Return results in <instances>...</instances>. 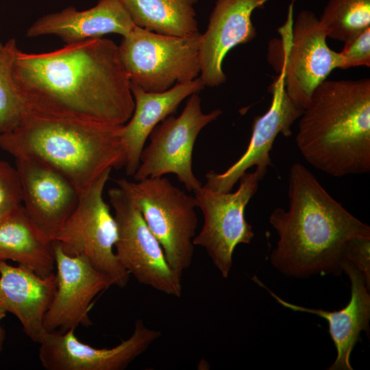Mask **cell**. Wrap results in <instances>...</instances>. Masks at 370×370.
Instances as JSON below:
<instances>
[{
  "label": "cell",
  "mask_w": 370,
  "mask_h": 370,
  "mask_svg": "<svg viewBox=\"0 0 370 370\" xmlns=\"http://www.w3.org/2000/svg\"><path fill=\"white\" fill-rule=\"evenodd\" d=\"M108 195L118 227L114 251L119 262L138 282L180 297L182 277L169 266L140 211L119 187L110 188Z\"/></svg>",
  "instance_id": "11"
},
{
  "label": "cell",
  "mask_w": 370,
  "mask_h": 370,
  "mask_svg": "<svg viewBox=\"0 0 370 370\" xmlns=\"http://www.w3.org/2000/svg\"><path fill=\"white\" fill-rule=\"evenodd\" d=\"M342 58L341 69L354 66H370V27L351 36L344 42L339 52Z\"/></svg>",
  "instance_id": "26"
},
{
  "label": "cell",
  "mask_w": 370,
  "mask_h": 370,
  "mask_svg": "<svg viewBox=\"0 0 370 370\" xmlns=\"http://www.w3.org/2000/svg\"><path fill=\"white\" fill-rule=\"evenodd\" d=\"M5 338V333L3 328L1 327L0 324V352H1L3 347V343Z\"/></svg>",
  "instance_id": "28"
},
{
  "label": "cell",
  "mask_w": 370,
  "mask_h": 370,
  "mask_svg": "<svg viewBox=\"0 0 370 370\" xmlns=\"http://www.w3.org/2000/svg\"><path fill=\"white\" fill-rule=\"evenodd\" d=\"M75 329L45 332L38 357L47 370H123L144 353L161 333L136 320L132 335L112 348H95L80 341Z\"/></svg>",
  "instance_id": "13"
},
{
  "label": "cell",
  "mask_w": 370,
  "mask_h": 370,
  "mask_svg": "<svg viewBox=\"0 0 370 370\" xmlns=\"http://www.w3.org/2000/svg\"><path fill=\"white\" fill-rule=\"evenodd\" d=\"M56 288L55 273L42 277L30 269L0 261V304L21 322L25 334L39 343L44 319Z\"/></svg>",
  "instance_id": "19"
},
{
  "label": "cell",
  "mask_w": 370,
  "mask_h": 370,
  "mask_svg": "<svg viewBox=\"0 0 370 370\" xmlns=\"http://www.w3.org/2000/svg\"><path fill=\"white\" fill-rule=\"evenodd\" d=\"M12 75L29 112L123 125L134 109L130 81L110 39L40 53L18 50Z\"/></svg>",
  "instance_id": "1"
},
{
  "label": "cell",
  "mask_w": 370,
  "mask_h": 370,
  "mask_svg": "<svg viewBox=\"0 0 370 370\" xmlns=\"http://www.w3.org/2000/svg\"><path fill=\"white\" fill-rule=\"evenodd\" d=\"M115 182L141 213L172 270L182 277L190 266L194 254L193 241L198 224L194 196L164 176L134 182L121 178Z\"/></svg>",
  "instance_id": "5"
},
{
  "label": "cell",
  "mask_w": 370,
  "mask_h": 370,
  "mask_svg": "<svg viewBox=\"0 0 370 370\" xmlns=\"http://www.w3.org/2000/svg\"><path fill=\"white\" fill-rule=\"evenodd\" d=\"M22 205L34 224L53 242L75 208L79 193L61 173L33 158L15 159Z\"/></svg>",
  "instance_id": "15"
},
{
  "label": "cell",
  "mask_w": 370,
  "mask_h": 370,
  "mask_svg": "<svg viewBox=\"0 0 370 370\" xmlns=\"http://www.w3.org/2000/svg\"><path fill=\"white\" fill-rule=\"evenodd\" d=\"M111 171H105L79 193L75 208L56 234L53 242L69 255L86 257L108 276L114 285L124 287L130 274L115 254L117 223L103 195Z\"/></svg>",
  "instance_id": "7"
},
{
  "label": "cell",
  "mask_w": 370,
  "mask_h": 370,
  "mask_svg": "<svg viewBox=\"0 0 370 370\" xmlns=\"http://www.w3.org/2000/svg\"><path fill=\"white\" fill-rule=\"evenodd\" d=\"M134 26L119 0H99L97 5L85 10L69 6L45 14L27 29L26 36L32 38L53 35L67 45L101 38L109 33L124 36Z\"/></svg>",
  "instance_id": "18"
},
{
  "label": "cell",
  "mask_w": 370,
  "mask_h": 370,
  "mask_svg": "<svg viewBox=\"0 0 370 370\" xmlns=\"http://www.w3.org/2000/svg\"><path fill=\"white\" fill-rule=\"evenodd\" d=\"M134 24L159 34L195 36L199 32L194 5L198 0H119Z\"/></svg>",
  "instance_id": "22"
},
{
  "label": "cell",
  "mask_w": 370,
  "mask_h": 370,
  "mask_svg": "<svg viewBox=\"0 0 370 370\" xmlns=\"http://www.w3.org/2000/svg\"><path fill=\"white\" fill-rule=\"evenodd\" d=\"M319 19L328 38L344 42L370 27V0H329Z\"/></svg>",
  "instance_id": "24"
},
{
  "label": "cell",
  "mask_w": 370,
  "mask_h": 370,
  "mask_svg": "<svg viewBox=\"0 0 370 370\" xmlns=\"http://www.w3.org/2000/svg\"><path fill=\"white\" fill-rule=\"evenodd\" d=\"M268 0H217L204 34L201 35L199 56L201 79L205 86L223 84L222 69L227 53L236 46L253 40L256 29L251 21L254 11Z\"/></svg>",
  "instance_id": "16"
},
{
  "label": "cell",
  "mask_w": 370,
  "mask_h": 370,
  "mask_svg": "<svg viewBox=\"0 0 370 370\" xmlns=\"http://www.w3.org/2000/svg\"><path fill=\"white\" fill-rule=\"evenodd\" d=\"M53 252L56 288L45 316V330L65 332L78 325H90L92 300L114 283L88 258L66 254L56 242Z\"/></svg>",
  "instance_id": "12"
},
{
  "label": "cell",
  "mask_w": 370,
  "mask_h": 370,
  "mask_svg": "<svg viewBox=\"0 0 370 370\" xmlns=\"http://www.w3.org/2000/svg\"><path fill=\"white\" fill-rule=\"evenodd\" d=\"M14 38L0 49V134L16 128L29 113L14 85L12 71L18 51Z\"/></svg>",
  "instance_id": "23"
},
{
  "label": "cell",
  "mask_w": 370,
  "mask_h": 370,
  "mask_svg": "<svg viewBox=\"0 0 370 370\" xmlns=\"http://www.w3.org/2000/svg\"><path fill=\"white\" fill-rule=\"evenodd\" d=\"M204 87L200 77L188 82L177 83L159 92H146L130 83L134 109L122 127L125 153L124 168L127 175H134L136 171L146 140L154 127L167 116L175 114L185 98L199 93Z\"/></svg>",
  "instance_id": "20"
},
{
  "label": "cell",
  "mask_w": 370,
  "mask_h": 370,
  "mask_svg": "<svg viewBox=\"0 0 370 370\" xmlns=\"http://www.w3.org/2000/svg\"><path fill=\"white\" fill-rule=\"evenodd\" d=\"M7 311L5 308L0 304V321L5 317Z\"/></svg>",
  "instance_id": "29"
},
{
  "label": "cell",
  "mask_w": 370,
  "mask_h": 370,
  "mask_svg": "<svg viewBox=\"0 0 370 370\" xmlns=\"http://www.w3.org/2000/svg\"><path fill=\"white\" fill-rule=\"evenodd\" d=\"M6 260L42 277L54 273L53 242L34 224L23 205L0 218V261Z\"/></svg>",
  "instance_id": "21"
},
{
  "label": "cell",
  "mask_w": 370,
  "mask_h": 370,
  "mask_svg": "<svg viewBox=\"0 0 370 370\" xmlns=\"http://www.w3.org/2000/svg\"><path fill=\"white\" fill-rule=\"evenodd\" d=\"M345 258L362 273L370 289V236L349 239L345 247Z\"/></svg>",
  "instance_id": "27"
},
{
  "label": "cell",
  "mask_w": 370,
  "mask_h": 370,
  "mask_svg": "<svg viewBox=\"0 0 370 370\" xmlns=\"http://www.w3.org/2000/svg\"><path fill=\"white\" fill-rule=\"evenodd\" d=\"M342 269L351 282V298L346 306L333 312L288 303L277 296L256 277L253 278L284 308L316 314L328 321L329 332L337 351V356L329 370H352L349 362L352 351L360 339V332L365 330L368 335L369 333L370 295L365 276L346 259L342 263Z\"/></svg>",
  "instance_id": "17"
},
{
  "label": "cell",
  "mask_w": 370,
  "mask_h": 370,
  "mask_svg": "<svg viewBox=\"0 0 370 370\" xmlns=\"http://www.w3.org/2000/svg\"><path fill=\"white\" fill-rule=\"evenodd\" d=\"M288 209L275 208L269 222L279 240L273 266L289 277L339 275L348 241L370 236V227L348 212L304 165L295 162L288 174Z\"/></svg>",
  "instance_id": "2"
},
{
  "label": "cell",
  "mask_w": 370,
  "mask_h": 370,
  "mask_svg": "<svg viewBox=\"0 0 370 370\" xmlns=\"http://www.w3.org/2000/svg\"><path fill=\"white\" fill-rule=\"evenodd\" d=\"M122 127L29 112L14 130L0 134V148L15 159L42 161L80 193L105 171L125 166Z\"/></svg>",
  "instance_id": "4"
},
{
  "label": "cell",
  "mask_w": 370,
  "mask_h": 370,
  "mask_svg": "<svg viewBox=\"0 0 370 370\" xmlns=\"http://www.w3.org/2000/svg\"><path fill=\"white\" fill-rule=\"evenodd\" d=\"M201 35L166 36L135 25L118 46L130 83L146 92H159L197 78Z\"/></svg>",
  "instance_id": "6"
},
{
  "label": "cell",
  "mask_w": 370,
  "mask_h": 370,
  "mask_svg": "<svg viewBox=\"0 0 370 370\" xmlns=\"http://www.w3.org/2000/svg\"><path fill=\"white\" fill-rule=\"evenodd\" d=\"M222 113L219 109L204 113L198 93L191 95L177 117L170 115L159 123L149 134L144 147L136 181L172 173L188 191L202 185L193 171V151L199 132Z\"/></svg>",
  "instance_id": "9"
},
{
  "label": "cell",
  "mask_w": 370,
  "mask_h": 370,
  "mask_svg": "<svg viewBox=\"0 0 370 370\" xmlns=\"http://www.w3.org/2000/svg\"><path fill=\"white\" fill-rule=\"evenodd\" d=\"M312 166L334 177L370 171V79H326L312 92L295 138Z\"/></svg>",
  "instance_id": "3"
},
{
  "label": "cell",
  "mask_w": 370,
  "mask_h": 370,
  "mask_svg": "<svg viewBox=\"0 0 370 370\" xmlns=\"http://www.w3.org/2000/svg\"><path fill=\"white\" fill-rule=\"evenodd\" d=\"M272 100L269 110L254 119L252 134L248 147L241 158L226 171L217 173L210 171L206 175V188L219 193L230 192L240 177L249 168L261 180L271 165L270 151L277 136L292 135L291 127L301 116L304 109L289 98L284 82V73L279 71L271 86Z\"/></svg>",
  "instance_id": "14"
},
{
  "label": "cell",
  "mask_w": 370,
  "mask_h": 370,
  "mask_svg": "<svg viewBox=\"0 0 370 370\" xmlns=\"http://www.w3.org/2000/svg\"><path fill=\"white\" fill-rule=\"evenodd\" d=\"M22 205V190L15 167L0 160V218Z\"/></svg>",
  "instance_id": "25"
},
{
  "label": "cell",
  "mask_w": 370,
  "mask_h": 370,
  "mask_svg": "<svg viewBox=\"0 0 370 370\" xmlns=\"http://www.w3.org/2000/svg\"><path fill=\"white\" fill-rule=\"evenodd\" d=\"M3 46V44H1V42H0V49Z\"/></svg>",
  "instance_id": "30"
},
{
  "label": "cell",
  "mask_w": 370,
  "mask_h": 370,
  "mask_svg": "<svg viewBox=\"0 0 370 370\" xmlns=\"http://www.w3.org/2000/svg\"><path fill=\"white\" fill-rule=\"evenodd\" d=\"M257 173H245L235 192L219 193L201 186L194 191L197 207L204 215V224L195 236V246L203 247L224 278L232 266V256L241 243L249 244L254 236L245 217V208L258 190Z\"/></svg>",
  "instance_id": "10"
},
{
  "label": "cell",
  "mask_w": 370,
  "mask_h": 370,
  "mask_svg": "<svg viewBox=\"0 0 370 370\" xmlns=\"http://www.w3.org/2000/svg\"><path fill=\"white\" fill-rule=\"evenodd\" d=\"M293 0L282 29L278 71L284 73L285 90L300 108L308 105L315 88L331 72L342 67L339 52L327 45V34L314 12L303 10L293 21Z\"/></svg>",
  "instance_id": "8"
}]
</instances>
